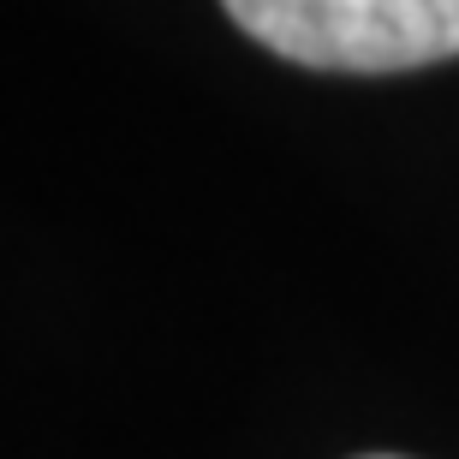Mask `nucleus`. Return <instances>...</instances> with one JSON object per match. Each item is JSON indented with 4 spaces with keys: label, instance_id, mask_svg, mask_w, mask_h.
I'll use <instances>...</instances> for the list:
<instances>
[{
    "label": "nucleus",
    "instance_id": "nucleus-2",
    "mask_svg": "<svg viewBox=\"0 0 459 459\" xmlns=\"http://www.w3.org/2000/svg\"><path fill=\"white\" fill-rule=\"evenodd\" d=\"M370 459H394V454H370Z\"/></svg>",
    "mask_w": 459,
    "mask_h": 459
},
{
    "label": "nucleus",
    "instance_id": "nucleus-1",
    "mask_svg": "<svg viewBox=\"0 0 459 459\" xmlns=\"http://www.w3.org/2000/svg\"><path fill=\"white\" fill-rule=\"evenodd\" d=\"M269 54L316 72H411L459 54V0H221Z\"/></svg>",
    "mask_w": 459,
    "mask_h": 459
}]
</instances>
